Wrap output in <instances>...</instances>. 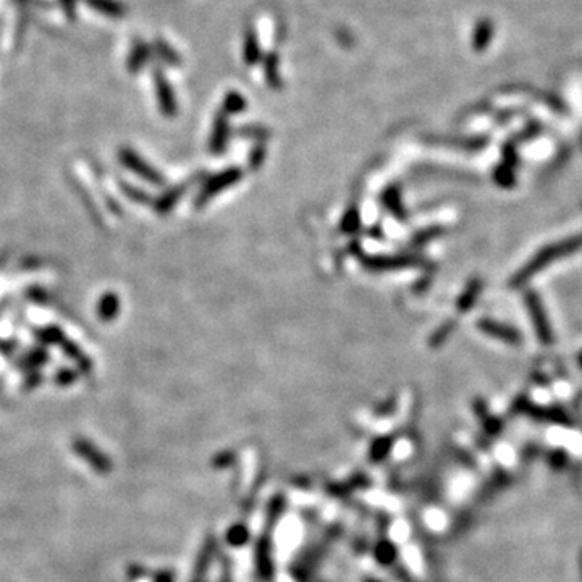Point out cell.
<instances>
[{"instance_id": "1", "label": "cell", "mask_w": 582, "mask_h": 582, "mask_svg": "<svg viewBox=\"0 0 582 582\" xmlns=\"http://www.w3.org/2000/svg\"><path fill=\"white\" fill-rule=\"evenodd\" d=\"M579 249H582V233L578 236L566 238L563 239V241L553 243L550 246L540 249L532 259L526 262V264L515 273V277L510 280V285L513 288L521 287V285L530 280L534 275H537L542 269H545V267H549L555 261H560L564 256L573 254Z\"/></svg>"}, {"instance_id": "2", "label": "cell", "mask_w": 582, "mask_h": 582, "mask_svg": "<svg viewBox=\"0 0 582 582\" xmlns=\"http://www.w3.org/2000/svg\"><path fill=\"white\" fill-rule=\"evenodd\" d=\"M241 175H243L241 170H239L238 167H230V169L224 170L222 173L212 176V178H209L201 188V191H199L196 199H194V205H196L198 209H201L202 205L207 204L210 199L217 196L220 191H224L228 186H233L235 183H238L239 178H241Z\"/></svg>"}, {"instance_id": "3", "label": "cell", "mask_w": 582, "mask_h": 582, "mask_svg": "<svg viewBox=\"0 0 582 582\" xmlns=\"http://www.w3.org/2000/svg\"><path fill=\"white\" fill-rule=\"evenodd\" d=\"M524 302H526L529 316L530 319H532L534 330H535V333H537L539 341L544 345H552L553 330H552L549 317H547V312L544 309V304H542L537 293H534V291H527L526 296H524Z\"/></svg>"}, {"instance_id": "4", "label": "cell", "mask_w": 582, "mask_h": 582, "mask_svg": "<svg viewBox=\"0 0 582 582\" xmlns=\"http://www.w3.org/2000/svg\"><path fill=\"white\" fill-rule=\"evenodd\" d=\"M118 159L125 167L138 175L139 178L146 180L147 183L156 185V186L164 185V176L159 173L149 162H146L138 152L131 149V147H122L118 152Z\"/></svg>"}, {"instance_id": "5", "label": "cell", "mask_w": 582, "mask_h": 582, "mask_svg": "<svg viewBox=\"0 0 582 582\" xmlns=\"http://www.w3.org/2000/svg\"><path fill=\"white\" fill-rule=\"evenodd\" d=\"M152 81L154 88H156L159 110L162 112L165 118H173L176 112H178V104H176V96L173 93L172 84L165 78L162 68H154Z\"/></svg>"}, {"instance_id": "6", "label": "cell", "mask_w": 582, "mask_h": 582, "mask_svg": "<svg viewBox=\"0 0 582 582\" xmlns=\"http://www.w3.org/2000/svg\"><path fill=\"white\" fill-rule=\"evenodd\" d=\"M73 450H75V453L78 456H81L96 472H99V474H107V472L112 471L110 458L102 453L94 443H91L88 440V438L76 437L75 440H73Z\"/></svg>"}, {"instance_id": "7", "label": "cell", "mask_w": 582, "mask_h": 582, "mask_svg": "<svg viewBox=\"0 0 582 582\" xmlns=\"http://www.w3.org/2000/svg\"><path fill=\"white\" fill-rule=\"evenodd\" d=\"M516 409L519 411V413L526 414L529 416V418L537 419V421L553 422V424H563V426L571 424V419H569V416L564 413V411L555 409V408H542V406H537V404L526 401V399H519V401L516 403Z\"/></svg>"}, {"instance_id": "8", "label": "cell", "mask_w": 582, "mask_h": 582, "mask_svg": "<svg viewBox=\"0 0 582 582\" xmlns=\"http://www.w3.org/2000/svg\"><path fill=\"white\" fill-rule=\"evenodd\" d=\"M361 261L364 267L375 272L404 269V267L418 266L421 262L418 258H409V256H366Z\"/></svg>"}, {"instance_id": "9", "label": "cell", "mask_w": 582, "mask_h": 582, "mask_svg": "<svg viewBox=\"0 0 582 582\" xmlns=\"http://www.w3.org/2000/svg\"><path fill=\"white\" fill-rule=\"evenodd\" d=\"M477 329L482 330L485 335L492 336L495 340L503 341L508 345H521L523 343V335L519 330L510 327V325L500 324L496 321H490V319H481L477 322Z\"/></svg>"}, {"instance_id": "10", "label": "cell", "mask_w": 582, "mask_h": 582, "mask_svg": "<svg viewBox=\"0 0 582 582\" xmlns=\"http://www.w3.org/2000/svg\"><path fill=\"white\" fill-rule=\"evenodd\" d=\"M262 47L259 41V34L254 26L248 25L243 34V60L248 67L258 65L262 60Z\"/></svg>"}, {"instance_id": "11", "label": "cell", "mask_w": 582, "mask_h": 582, "mask_svg": "<svg viewBox=\"0 0 582 582\" xmlns=\"http://www.w3.org/2000/svg\"><path fill=\"white\" fill-rule=\"evenodd\" d=\"M152 55V47L142 39H135L131 44L130 52L127 57V70L130 73H139L142 68L149 64Z\"/></svg>"}, {"instance_id": "12", "label": "cell", "mask_w": 582, "mask_h": 582, "mask_svg": "<svg viewBox=\"0 0 582 582\" xmlns=\"http://www.w3.org/2000/svg\"><path fill=\"white\" fill-rule=\"evenodd\" d=\"M495 36V25L490 18H481L476 21L474 30H472V38L471 44L474 52L482 54L489 49V45L492 44Z\"/></svg>"}, {"instance_id": "13", "label": "cell", "mask_w": 582, "mask_h": 582, "mask_svg": "<svg viewBox=\"0 0 582 582\" xmlns=\"http://www.w3.org/2000/svg\"><path fill=\"white\" fill-rule=\"evenodd\" d=\"M228 135H230V125H228V115H225L224 112H217L215 120H214V127L212 133H210V142H209V149L212 154H220L224 152Z\"/></svg>"}, {"instance_id": "14", "label": "cell", "mask_w": 582, "mask_h": 582, "mask_svg": "<svg viewBox=\"0 0 582 582\" xmlns=\"http://www.w3.org/2000/svg\"><path fill=\"white\" fill-rule=\"evenodd\" d=\"M262 70H264L266 81L273 89L282 88V76H280V59L275 50H269L264 57H262Z\"/></svg>"}, {"instance_id": "15", "label": "cell", "mask_w": 582, "mask_h": 582, "mask_svg": "<svg viewBox=\"0 0 582 582\" xmlns=\"http://www.w3.org/2000/svg\"><path fill=\"white\" fill-rule=\"evenodd\" d=\"M97 13L112 20H120L127 15V7L120 0H83Z\"/></svg>"}, {"instance_id": "16", "label": "cell", "mask_w": 582, "mask_h": 582, "mask_svg": "<svg viewBox=\"0 0 582 582\" xmlns=\"http://www.w3.org/2000/svg\"><path fill=\"white\" fill-rule=\"evenodd\" d=\"M120 314V298L117 293L107 291L101 296L99 302H97V316L102 322H112L115 321Z\"/></svg>"}, {"instance_id": "17", "label": "cell", "mask_w": 582, "mask_h": 582, "mask_svg": "<svg viewBox=\"0 0 582 582\" xmlns=\"http://www.w3.org/2000/svg\"><path fill=\"white\" fill-rule=\"evenodd\" d=\"M59 346L62 348V351H64L65 355L72 359V361L76 363L78 372L89 374L91 370H93V361H91V359L81 351V348H79L76 343H73L72 340L65 338Z\"/></svg>"}, {"instance_id": "18", "label": "cell", "mask_w": 582, "mask_h": 582, "mask_svg": "<svg viewBox=\"0 0 582 582\" xmlns=\"http://www.w3.org/2000/svg\"><path fill=\"white\" fill-rule=\"evenodd\" d=\"M151 47H152V54H156L162 64L169 65V67H180L181 64H183V59H181L180 54L176 52V50L167 41H164L162 38H157L156 41L152 42Z\"/></svg>"}, {"instance_id": "19", "label": "cell", "mask_w": 582, "mask_h": 582, "mask_svg": "<svg viewBox=\"0 0 582 582\" xmlns=\"http://www.w3.org/2000/svg\"><path fill=\"white\" fill-rule=\"evenodd\" d=\"M186 188H188V185H183V186L180 185V186L172 188V190H169L167 193L162 194V196L159 198L156 202H154V209H156L159 214L170 212V210L173 209V205L178 202V199L183 196Z\"/></svg>"}, {"instance_id": "20", "label": "cell", "mask_w": 582, "mask_h": 582, "mask_svg": "<svg viewBox=\"0 0 582 582\" xmlns=\"http://www.w3.org/2000/svg\"><path fill=\"white\" fill-rule=\"evenodd\" d=\"M47 359H49V355L44 348H34L33 351H28L26 355L20 359L18 366L21 369L28 370V372H33V370H38L39 367L44 366Z\"/></svg>"}, {"instance_id": "21", "label": "cell", "mask_w": 582, "mask_h": 582, "mask_svg": "<svg viewBox=\"0 0 582 582\" xmlns=\"http://www.w3.org/2000/svg\"><path fill=\"white\" fill-rule=\"evenodd\" d=\"M481 291H482V282L479 280V278H474V280H471L469 283H467L466 290H464L463 293H461V296H460L458 304H456V306H458V309H460L461 312L469 311L471 307H472V304H474V302H476L477 296L481 295Z\"/></svg>"}, {"instance_id": "22", "label": "cell", "mask_w": 582, "mask_h": 582, "mask_svg": "<svg viewBox=\"0 0 582 582\" xmlns=\"http://www.w3.org/2000/svg\"><path fill=\"white\" fill-rule=\"evenodd\" d=\"M382 201H384L385 207L390 210V212L395 215L396 219H399V220L406 219V212H404L401 196H399L396 188H388V190L384 193V196H382Z\"/></svg>"}, {"instance_id": "23", "label": "cell", "mask_w": 582, "mask_h": 582, "mask_svg": "<svg viewBox=\"0 0 582 582\" xmlns=\"http://www.w3.org/2000/svg\"><path fill=\"white\" fill-rule=\"evenodd\" d=\"M248 107V101L244 99L243 94H239L238 91H230L224 97V102H222V112L225 115H235V113L243 112L244 108Z\"/></svg>"}, {"instance_id": "24", "label": "cell", "mask_w": 582, "mask_h": 582, "mask_svg": "<svg viewBox=\"0 0 582 582\" xmlns=\"http://www.w3.org/2000/svg\"><path fill=\"white\" fill-rule=\"evenodd\" d=\"M34 335L44 345H60L67 338L64 330L57 325H47V327L34 330Z\"/></svg>"}, {"instance_id": "25", "label": "cell", "mask_w": 582, "mask_h": 582, "mask_svg": "<svg viewBox=\"0 0 582 582\" xmlns=\"http://www.w3.org/2000/svg\"><path fill=\"white\" fill-rule=\"evenodd\" d=\"M476 411H477L479 418L482 419L484 427L487 429L489 433H493V435H495V433L500 432V429H501L500 422L489 414L487 406H485V404L482 403V399H477V401H476Z\"/></svg>"}, {"instance_id": "26", "label": "cell", "mask_w": 582, "mask_h": 582, "mask_svg": "<svg viewBox=\"0 0 582 582\" xmlns=\"http://www.w3.org/2000/svg\"><path fill=\"white\" fill-rule=\"evenodd\" d=\"M495 180L500 186L510 188L515 185V173H513V169L508 167V165H500L495 170Z\"/></svg>"}, {"instance_id": "27", "label": "cell", "mask_w": 582, "mask_h": 582, "mask_svg": "<svg viewBox=\"0 0 582 582\" xmlns=\"http://www.w3.org/2000/svg\"><path fill=\"white\" fill-rule=\"evenodd\" d=\"M120 188H122L125 196L133 199L135 202H139V204L151 202V198L147 196V193L138 190V188L133 186V185H128V183H125V181H122V183H120Z\"/></svg>"}, {"instance_id": "28", "label": "cell", "mask_w": 582, "mask_h": 582, "mask_svg": "<svg viewBox=\"0 0 582 582\" xmlns=\"http://www.w3.org/2000/svg\"><path fill=\"white\" fill-rule=\"evenodd\" d=\"M78 377H79L78 370H73L70 367H62L57 370V374H55V384L60 387H67V385H72Z\"/></svg>"}, {"instance_id": "29", "label": "cell", "mask_w": 582, "mask_h": 582, "mask_svg": "<svg viewBox=\"0 0 582 582\" xmlns=\"http://www.w3.org/2000/svg\"><path fill=\"white\" fill-rule=\"evenodd\" d=\"M359 228V212L356 209H350L341 220V230L346 233H355Z\"/></svg>"}, {"instance_id": "30", "label": "cell", "mask_w": 582, "mask_h": 582, "mask_svg": "<svg viewBox=\"0 0 582 582\" xmlns=\"http://www.w3.org/2000/svg\"><path fill=\"white\" fill-rule=\"evenodd\" d=\"M455 329V325L452 324V322H447L445 325H442L440 329L438 330H435V333L432 335V338H430V345L432 346H438V345H442L445 340L448 338L450 336V333H452V330Z\"/></svg>"}, {"instance_id": "31", "label": "cell", "mask_w": 582, "mask_h": 582, "mask_svg": "<svg viewBox=\"0 0 582 582\" xmlns=\"http://www.w3.org/2000/svg\"><path fill=\"white\" fill-rule=\"evenodd\" d=\"M243 136H249V138H254L258 141H262L266 138H269V131L266 128H259V127H244L239 131Z\"/></svg>"}, {"instance_id": "32", "label": "cell", "mask_w": 582, "mask_h": 582, "mask_svg": "<svg viewBox=\"0 0 582 582\" xmlns=\"http://www.w3.org/2000/svg\"><path fill=\"white\" fill-rule=\"evenodd\" d=\"M438 235H442V228L433 227V228H429V230L421 232L419 235L416 236L414 243H418V244H424V243H427V241H430L432 238H437Z\"/></svg>"}, {"instance_id": "33", "label": "cell", "mask_w": 582, "mask_h": 582, "mask_svg": "<svg viewBox=\"0 0 582 582\" xmlns=\"http://www.w3.org/2000/svg\"><path fill=\"white\" fill-rule=\"evenodd\" d=\"M264 154H266L264 146H258V147H256V149L253 151V154H251V157H249L251 169L256 170V169L259 167V165L262 164V161H264Z\"/></svg>"}, {"instance_id": "34", "label": "cell", "mask_w": 582, "mask_h": 582, "mask_svg": "<svg viewBox=\"0 0 582 582\" xmlns=\"http://www.w3.org/2000/svg\"><path fill=\"white\" fill-rule=\"evenodd\" d=\"M41 382H42V375L39 374L38 370H33L30 375H26L23 388H25V390H33V388H36L39 384H41Z\"/></svg>"}, {"instance_id": "35", "label": "cell", "mask_w": 582, "mask_h": 582, "mask_svg": "<svg viewBox=\"0 0 582 582\" xmlns=\"http://www.w3.org/2000/svg\"><path fill=\"white\" fill-rule=\"evenodd\" d=\"M566 461H568V456L563 452V450H558V452H553L550 455V463L553 467H555V469L557 467L558 469H561V467L566 464Z\"/></svg>"}, {"instance_id": "36", "label": "cell", "mask_w": 582, "mask_h": 582, "mask_svg": "<svg viewBox=\"0 0 582 582\" xmlns=\"http://www.w3.org/2000/svg\"><path fill=\"white\" fill-rule=\"evenodd\" d=\"M60 4H62V7H64V11L68 18H75L78 0H60Z\"/></svg>"}, {"instance_id": "37", "label": "cell", "mask_w": 582, "mask_h": 582, "mask_svg": "<svg viewBox=\"0 0 582 582\" xmlns=\"http://www.w3.org/2000/svg\"><path fill=\"white\" fill-rule=\"evenodd\" d=\"M578 363H579V367H581V369H582V355H581V356H579V361H578Z\"/></svg>"}]
</instances>
